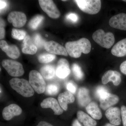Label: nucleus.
<instances>
[{
  "mask_svg": "<svg viewBox=\"0 0 126 126\" xmlns=\"http://www.w3.org/2000/svg\"><path fill=\"white\" fill-rule=\"evenodd\" d=\"M91 46L90 41L84 38L75 41H69L65 44L68 54L74 58H79L82 53L85 54L90 53Z\"/></svg>",
  "mask_w": 126,
  "mask_h": 126,
  "instance_id": "f257e3e1",
  "label": "nucleus"
},
{
  "mask_svg": "<svg viewBox=\"0 0 126 126\" xmlns=\"http://www.w3.org/2000/svg\"><path fill=\"white\" fill-rule=\"evenodd\" d=\"M9 83L11 87L23 97H30L34 95V91L26 79L14 78L10 80Z\"/></svg>",
  "mask_w": 126,
  "mask_h": 126,
  "instance_id": "f03ea898",
  "label": "nucleus"
},
{
  "mask_svg": "<svg viewBox=\"0 0 126 126\" xmlns=\"http://www.w3.org/2000/svg\"><path fill=\"white\" fill-rule=\"evenodd\" d=\"M92 38L98 44L107 49L111 48L115 41V37L112 33H105L102 29H99L94 32L93 34Z\"/></svg>",
  "mask_w": 126,
  "mask_h": 126,
  "instance_id": "7ed1b4c3",
  "label": "nucleus"
},
{
  "mask_svg": "<svg viewBox=\"0 0 126 126\" xmlns=\"http://www.w3.org/2000/svg\"><path fill=\"white\" fill-rule=\"evenodd\" d=\"M74 1L81 11L89 15L97 14L101 7L99 0H75Z\"/></svg>",
  "mask_w": 126,
  "mask_h": 126,
  "instance_id": "20e7f679",
  "label": "nucleus"
},
{
  "mask_svg": "<svg viewBox=\"0 0 126 126\" xmlns=\"http://www.w3.org/2000/svg\"><path fill=\"white\" fill-rule=\"evenodd\" d=\"M29 82L37 93L41 94L45 92L46 83L39 72L35 70L31 71L29 75Z\"/></svg>",
  "mask_w": 126,
  "mask_h": 126,
  "instance_id": "39448f33",
  "label": "nucleus"
},
{
  "mask_svg": "<svg viewBox=\"0 0 126 126\" xmlns=\"http://www.w3.org/2000/svg\"><path fill=\"white\" fill-rule=\"evenodd\" d=\"M2 65L12 77H21L24 73L23 65L17 61L11 60H4L2 61Z\"/></svg>",
  "mask_w": 126,
  "mask_h": 126,
  "instance_id": "423d86ee",
  "label": "nucleus"
},
{
  "mask_svg": "<svg viewBox=\"0 0 126 126\" xmlns=\"http://www.w3.org/2000/svg\"><path fill=\"white\" fill-rule=\"evenodd\" d=\"M39 3L43 11L50 18L56 19L60 16L59 11L53 1L50 0H39Z\"/></svg>",
  "mask_w": 126,
  "mask_h": 126,
  "instance_id": "0eeeda50",
  "label": "nucleus"
},
{
  "mask_svg": "<svg viewBox=\"0 0 126 126\" xmlns=\"http://www.w3.org/2000/svg\"><path fill=\"white\" fill-rule=\"evenodd\" d=\"M8 21L12 23L14 27L20 28L26 23L27 19L26 15L20 12L13 11L10 13L7 17Z\"/></svg>",
  "mask_w": 126,
  "mask_h": 126,
  "instance_id": "6e6552de",
  "label": "nucleus"
},
{
  "mask_svg": "<svg viewBox=\"0 0 126 126\" xmlns=\"http://www.w3.org/2000/svg\"><path fill=\"white\" fill-rule=\"evenodd\" d=\"M44 47L47 52L51 54L68 56V54L65 48L53 41L46 42Z\"/></svg>",
  "mask_w": 126,
  "mask_h": 126,
  "instance_id": "1a4fd4ad",
  "label": "nucleus"
},
{
  "mask_svg": "<svg viewBox=\"0 0 126 126\" xmlns=\"http://www.w3.org/2000/svg\"><path fill=\"white\" fill-rule=\"evenodd\" d=\"M40 106L43 108H51L55 115H60L63 112L58 101L54 98H47L44 99L41 103Z\"/></svg>",
  "mask_w": 126,
  "mask_h": 126,
  "instance_id": "9d476101",
  "label": "nucleus"
},
{
  "mask_svg": "<svg viewBox=\"0 0 126 126\" xmlns=\"http://www.w3.org/2000/svg\"><path fill=\"white\" fill-rule=\"evenodd\" d=\"M106 117L111 124L116 126H119L121 123V110L117 107H110L105 112Z\"/></svg>",
  "mask_w": 126,
  "mask_h": 126,
  "instance_id": "9b49d317",
  "label": "nucleus"
},
{
  "mask_svg": "<svg viewBox=\"0 0 126 126\" xmlns=\"http://www.w3.org/2000/svg\"><path fill=\"white\" fill-rule=\"evenodd\" d=\"M111 27L121 30H126V14L122 13L112 16L109 21Z\"/></svg>",
  "mask_w": 126,
  "mask_h": 126,
  "instance_id": "f8f14e48",
  "label": "nucleus"
},
{
  "mask_svg": "<svg viewBox=\"0 0 126 126\" xmlns=\"http://www.w3.org/2000/svg\"><path fill=\"white\" fill-rule=\"evenodd\" d=\"M122 81L121 75L116 71L109 70L104 73L102 78V83L106 84L110 81H112L113 85L118 86Z\"/></svg>",
  "mask_w": 126,
  "mask_h": 126,
  "instance_id": "ddd939ff",
  "label": "nucleus"
},
{
  "mask_svg": "<svg viewBox=\"0 0 126 126\" xmlns=\"http://www.w3.org/2000/svg\"><path fill=\"white\" fill-rule=\"evenodd\" d=\"M70 72L69 63L67 60L65 59H60L56 69V76L59 78L65 79L70 74Z\"/></svg>",
  "mask_w": 126,
  "mask_h": 126,
  "instance_id": "4468645a",
  "label": "nucleus"
},
{
  "mask_svg": "<svg viewBox=\"0 0 126 126\" xmlns=\"http://www.w3.org/2000/svg\"><path fill=\"white\" fill-rule=\"evenodd\" d=\"M22 112L21 108L17 104H11L3 109L2 115L3 118L9 121L16 116H19Z\"/></svg>",
  "mask_w": 126,
  "mask_h": 126,
  "instance_id": "2eb2a0df",
  "label": "nucleus"
},
{
  "mask_svg": "<svg viewBox=\"0 0 126 126\" xmlns=\"http://www.w3.org/2000/svg\"><path fill=\"white\" fill-rule=\"evenodd\" d=\"M0 47L7 56L12 59H16L20 55L19 50L17 46L14 45H9L5 41H0Z\"/></svg>",
  "mask_w": 126,
  "mask_h": 126,
  "instance_id": "dca6fc26",
  "label": "nucleus"
},
{
  "mask_svg": "<svg viewBox=\"0 0 126 126\" xmlns=\"http://www.w3.org/2000/svg\"><path fill=\"white\" fill-rule=\"evenodd\" d=\"M99 100L101 108L104 110H107L111 106L117 103L119 101V98L117 95L109 93Z\"/></svg>",
  "mask_w": 126,
  "mask_h": 126,
  "instance_id": "f3484780",
  "label": "nucleus"
},
{
  "mask_svg": "<svg viewBox=\"0 0 126 126\" xmlns=\"http://www.w3.org/2000/svg\"><path fill=\"white\" fill-rule=\"evenodd\" d=\"M58 100L61 107L63 110L66 111L68 109V104L74 103L75 98L72 93L65 92L59 94Z\"/></svg>",
  "mask_w": 126,
  "mask_h": 126,
  "instance_id": "a211bd4d",
  "label": "nucleus"
},
{
  "mask_svg": "<svg viewBox=\"0 0 126 126\" xmlns=\"http://www.w3.org/2000/svg\"><path fill=\"white\" fill-rule=\"evenodd\" d=\"M78 99L79 104L83 107L87 106L91 102V98L87 89L85 87H81L79 89L78 93Z\"/></svg>",
  "mask_w": 126,
  "mask_h": 126,
  "instance_id": "6ab92c4d",
  "label": "nucleus"
},
{
  "mask_svg": "<svg viewBox=\"0 0 126 126\" xmlns=\"http://www.w3.org/2000/svg\"><path fill=\"white\" fill-rule=\"evenodd\" d=\"M111 53L113 55L118 57L126 55V38L119 41L112 47Z\"/></svg>",
  "mask_w": 126,
  "mask_h": 126,
  "instance_id": "aec40b11",
  "label": "nucleus"
},
{
  "mask_svg": "<svg viewBox=\"0 0 126 126\" xmlns=\"http://www.w3.org/2000/svg\"><path fill=\"white\" fill-rule=\"evenodd\" d=\"M87 112L94 119L99 120L102 115L97 104L94 102H92L86 106Z\"/></svg>",
  "mask_w": 126,
  "mask_h": 126,
  "instance_id": "412c9836",
  "label": "nucleus"
},
{
  "mask_svg": "<svg viewBox=\"0 0 126 126\" xmlns=\"http://www.w3.org/2000/svg\"><path fill=\"white\" fill-rule=\"evenodd\" d=\"M77 118L79 121L84 126H96L97 122L93 118L82 111H79L77 113Z\"/></svg>",
  "mask_w": 126,
  "mask_h": 126,
  "instance_id": "4be33fe9",
  "label": "nucleus"
},
{
  "mask_svg": "<svg viewBox=\"0 0 126 126\" xmlns=\"http://www.w3.org/2000/svg\"><path fill=\"white\" fill-rule=\"evenodd\" d=\"M23 46L22 51L23 53L26 54L33 55L37 51V47L34 44H31L30 36L26 35L23 41Z\"/></svg>",
  "mask_w": 126,
  "mask_h": 126,
  "instance_id": "5701e85b",
  "label": "nucleus"
},
{
  "mask_svg": "<svg viewBox=\"0 0 126 126\" xmlns=\"http://www.w3.org/2000/svg\"><path fill=\"white\" fill-rule=\"evenodd\" d=\"M40 74L44 78L48 80L54 78L56 74V70L53 65L48 64L41 68Z\"/></svg>",
  "mask_w": 126,
  "mask_h": 126,
  "instance_id": "b1692460",
  "label": "nucleus"
},
{
  "mask_svg": "<svg viewBox=\"0 0 126 126\" xmlns=\"http://www.w3.org/2000/svg\"><path fill=\"white\" fill-rule=\"evenodd\" d=\"M44 19V17L43 16L39 15L36 16L30 21L29 23V26L32 29H36Z\"/></svg>",
  "mask_w": 126,
  "mask_h": 126,
  "instance_id": "393cba45",
  "label": "nucleus"
},
{
  "mask_svg": "<svg viewBox=\"0 0 126 126\" xmlns=\"http://www.w3.org/2000/svg\"><path fill=\"white\" fill-rule=\"evenodd\" d=\"M56 56L51 54L45 53L40 55L38 57V61L40 63H47L54 60Z\"/></svg>",
  "mask_w": 126,
  "mask_h": 126,
  "instance_id": "a878e982",
  "label": "nucleus"
},
{
  "mask_svg": "<svg viewBox=\"0 0 126 126\" xmlns=\"http://www.w3.org/2000/svg\"><path fill=\"white\" fill-rule=\"evenodd\" d=\"M72 70L75 78L77 80L82 79L84 77L83 72L81 67L76 63H74L72 66Z\"/></svg>",
  "mask_w": 126,
  "mask_h": 126,
  "instance_id": "bb28decb",
  "label": "nucleus"
},
{
  "mask_svg": "<svg viewBox=\"0 0 126 126\" xmlns=\"http://www.w3.org/2000/svg\"><path fill=\"white\" fill-rule=\"evenodd\" d=\"M26 33L24 30L13 29L12 31V37L14 39L18 40L24 39L26 36Z\"/></svg>",
  "mask_w": 126,
  "mask_h": 126,
  "instance_id": "cd10ccee",
  "label": "nucleus"
},
{
  "mask_svg": "<svg viewBox=\"0 0 126 126\" xmlns=\"http://www.w3.org/2000/svg\"><path fill=\"white\" fill-rule=\"evenodd\" d=\"M59 90V86L56 84H50L46 88V93L50 95L57 94Z\"/></svg>",
  "mask_w": 126,
  "mask_h": 126,
  "instance_id": "c85d7f7f",
  "label": "nucleus"
},
{
  "mask_svg": "<svg viewBox=\"0 0 126 126\" xmlns=\"http://www.w3.org/2000/svg\"><path fill=\"white\" fill-rule=\"evenodd\" d=\"M109 92L107 89L106 87L102 86L98 87L95 91L96 96L99 99L105 96Z\"/></svg>",
  "mask_w": 126,
  "mask_h": 126,
  "instance_id": "c756f323",
  "label": "nucleus"
},
{
  "mask_svg": "<svg viewBox=\"0 0 126 126\" xmlns=\"http://www.w3.org/2000/svg\"><path fill=\"white\" fill-rule=\"evenodd\" d=\"M34 41L35 45L39 48L44 46L46 43L45 41L39 34L35 35L34 37Z\"/></svg>",
  "mask_w": 126,
  "mask_h": 126,
  "instance_id": "7c9ffc66",
  "label": "nucleus"
},
{
  "mask_svg": "<svg viewBox=\"0 0 126 126\" xmlns=\"http://www.w3.org/2000/svg\"><path fill=\"white\" fill-rule=\"evenodd\" d=\"M66 88L69 92L72 94L75 93L77 90V86L72 81L68 82L66 84Z\"/></svg>",
  "mask_w": 126,
  "mask_h": 126,
  "instance_id": "2f4dec72",
  "label": "nucleus"
},
{
  "mask_svg": "<svg viewBox=\"0 0 126 126\" xmlns=\"http://www.w3.org/2000/svg\"><path fill=\"white\" fill-rule=\"evenodd\" d=\"M66 19L70 21L73 23H76L78 20V16L75 13H69L66 16Z\"/></svg>",
  "mask_w": 126,
  "mask_h": 126,
  "instance_id": "473e14b6",
  "label": "nucleus"
},
{
  "mask_svg": "<svg viewBox=\"0 0 126 126\" xmlns=\"http://www.w3.org/2000/svg\"><path fill=\"white\" fill-rule=\"evenodd\" d=\"M122 121L123 126H126V107L122 106L121 109Z\"/></svg>",
  "mask_w": 126,
  "mask_h": 126,
  "instance_id": "72a5a7b5",
  "label": "nucleus"
},
{
  "mask_svg": "<svg viewBox=\"0 0 126 126\" xmlns=\"http://www.w3.org/2000/svg\"><path fill=\"white\" fill-rule=\"evenodd\" d=\"M4 25V21L3 20H0V39L4 38L5 36Z\"/></svg>",
  "mask_w": 126,
  "mask_h": 126,
  "instance_id": "f704fd0d",
  "label": "nucleus"
},
{
  "mask_svg": "<svg viewBox=\"0 0 126 126\" xmlns=\"http://www.w3.org/2000/svg\"><path fill=\"white\" fill-rule=\"evenodd\" d=\"M120 70L122 73L126 75V60L121 64L120 66Z\"/></svg>",
  "mask_w": 126,
  "mask_h": 126,
  "instance_id": "c9c22d12",
  "label": "nucleus"
},
{
  "mask_svg": "<svg viewBox=\"0 0 126 126\" xmlns=\"http://www.w3.org/2000/svg\"><path fill=\"white\" fill-rule=\"evenodd\" d=\"M7 2L4 0L0 1V11L3 10L4 9H5L7 7Z\"/></svg>",
  "mask_w": 126,
  "mask_h": 126,
  "instance_id": "e433bc0d",
  "label": "nucleus"
},
{
  "mask_svg": "<svg viewBox=\"0 0 126 126\" xmlns=\"http://www.w3.org/2000/svg\"><path fill=\"white\" fill-rule=\"evenodd\" d=\"M37 126H54L49 123L45 121H41L37 125Z\"/></svg>",
  "mask_w": 126,
  "mask_h": 126,
  "instance_id": "4c0bfd02",
  "label": "nucleus"
},
{
  "mask_svg": "<svg viewBox=\"0 0 126 126\" xmlns=\"http://www.w3.org/2000/svg\"><path fill=\"white\" fill-rule=\"evenodd\" d=\"M72 126H82L78 119H75L74 120L72 124Z\"/></svg>",
  "mask_w": 126,
  "mask_h": 126,
  "instance_id": "58836bf2",
  "label": "nucleus"
},
{
  "mask_svg": "<svg viewBox=\"0 0 126 126\" xmlns=\"http://www.w3.org/2000/svg\"><path fill=\"white\" fill-rule=\"evenodd\" d=\"M115 126V125H113V124H111V123H107V124H106L105 126Z\"/></svg>",
  "mask_w": 126,
  "mask_h": 126,
  "instance_id": "ea45409f",
  "label": "nucleus"
},
{
  "mask_svg": "<svg viewBox=\"0 0 126 126\" xmlns=\"http://www.w3.org/2000/svg\"><path fill=\"white\" fill-rule=\"evenodd\" d=\"M123 1H125V2H126V0H123Z\"/></svg>",
  "mask_w": 126,
  "mask_h": 126,
  "instance_id": "a19ab883",
  "label": "nucleus"
}]
</instances>
